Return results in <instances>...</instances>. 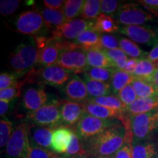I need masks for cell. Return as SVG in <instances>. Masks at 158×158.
<instances>
[{
  "instance_id": "obj_12",
  "label": "cell",
  "mask_w": 158,
  "mask_h": 158,
  "mask_svg": "<svg viewBox=\"0 0 158 158\" xmlns=\"http://www.w3.org/2000/svg\"><path fill=\"white\" fill-rule=\"evenodd\" d=\"M94 21H87L83 19H76L65 22L64 24L52 31L51 38L59 40L76 39L83 31L93 28Z\"/></svg>"
},
{
  "instance_id": "obj_48",
  "label": "cell",
  "mask_w": 158,
  "mask_h": 158,
  "mask_svg": "<svg viewBox=\"0 0 158 158\" xmlns=\"http://www.w3.org/2000/svg\"><path fill=\"white\" fill-rule=\"evenodd\" d=\"M147 59L151 62H152L155 68L158 69V43L148 54Z\"/></svg>"
},
{
  "instance_id": "obj_56",
  "label": "cell",
  "mask_w": 158,
  "mask_h": 158,
  "mask_svg": "<svg viewBox=\"0 0 158 158\" xmlns=\"http://www.w3.org/2000/svg\"><path fill=\"white\" fill-rule=\"evenodd\" d=\"M157 158H158V157H157Z\"/></svg>"
},
{
  "instance_id": "obj_19",
  "label": "cell",
  "mask_w": 158,
  "mask_h": 158,
  "mask_svg": "<svg viewBox=\"0 0 158 158\" xmlns=\"http://www.w3.org/2000/svg\"><path fill=\"white\" fill-rule=\"evenodd\" d=\"M73 131L70 128L59 127L54 130L51 142V151L57 154L66 153L72 141Z\"/></svg>"
},
{
  "instance_id": "obj_23",
  "label": "cell",
  "mask_w": 158,
  "mask_h": 158,
  "mask_svg": "<svg viewBox=\"0 0 158 158\" xmlns=\"http://www.w3.org/2000/svg\"><path fill=\"white\" fill-rule=\"evenodd\" d=\"M44 20L45 27L52 31L66 22L63 10L49 8H43L39 10Z\"/></svg>"
},
{
  "instance_id": "obj_1",
  "label": "cell",
  "mask_w": 158,
  "mask_h": 158,
  "mask_svg": "<svg viewBox=\"0 0 158 158\" xmlns=\"http://www.w3.org/2000/svg\"><path fill=\"white\" fill-rule=\"evenodd\" d=\"M128 140L132 141L131 136L120 122L82 142L86 157L93 158L114 156Z\"/></svg>"
},
{
  "instance_id": "obj_6",
  "label": "cell",
  "mask_w": 158,
  "mask_h": 158,
  "mask_svg": "<svg viewBox=\"0 0 158 158\" xmlns=\"http://www.w3.org/2000/svg\"><path fill=\"white\" fill-rule=\"evenodd\" d=\"M62 102H54L43 106L35 111L29 112L27 121L31 125L57 128L61 127V106Z\"/></svg>"
},
{
  "instance_id": "obj_10",
  "label": "cell",
  "mask_w": 158,
  "mask_h": 158,
  "mask_svg": "<svg viewBox=\"0 0 158 158\" xmlns=\"http://www.w3.org/2000/svg\"><path fill=\"white\" fill-rule=\"evenodd\" d=\"M56 65L75 73H83L88 68L86 51L82 48L68 49L61 54Z\"/></svg>"
},
{
  "instance_id": "obj_3",
  "label": "cell",
  "mask_w": 158,
  "mask_h": 158,
  "mask_svg": "<svg viewBox=\"0 0 158 158\" xmlns=\"http://www.w3.org/2000/svg\"><path fill=\"white\" fill-rule=\"evenodd\" d=\"M39 64V51L36 45L21 43L10 54L9 68L18 78L24 76Z\"/></svg>"
},
{
  "instance_id": "obj_21",
  "label": "cell",
  "mask_w": 158,
  "mask_h": 158,
  "mask_svg": "<svg viewBox=\"0 0 158 158\" xmlns=\"http://www.w3.org/2000/svg\"><path fill=\"white\" fill-rule=\"evenodd\" d=\"M88 67L116 69L113 62L108 58L104 51L99 48H90L85 51Z\"/></svg>"
},
{
  "instance_id": "obj_41",
  "label": "cell",
  "mask_w": 158,
  "mask_h": 158,
  "mask_svg": "<svg viewBox=\"0 0 158 158\" xmlns=\"http://www.w3.org/2000/svg\"><path fill=\"white\" fill-rule=\"evenodd\" d=\"M54 155L51 150L31 145L25 158H52Z\"/></svg>"
},
{
  "instance_id": "obj_2",
  "label": "cell",
  "mask_w": 158,
  "mask_h": 158,
  "mask_svg": "<svg viewBox=\"0 0 158 158\" xmlns=\"http://www.w3.org/2000/svg\"><path fill=\"white\" fill-rule=\"evenodd\" d=\"M121 122L131 136L132 142L150 141L158 130V113L152 111L137 115L125 114Z\"/></svg>"
},
{
  "instance_id": "obj_45",
  "label": "cell",
  "mask_w": 158,
  "mask_h": 158,
  "mask_svg": "<svg viewBox=\"0 0 158 158\" xmlns=\"http://www.w3.org/2000/svg\"><path fill=\"white\" fill-rule=\"evenodd\" d=\"M114 158H133L132 157V141L130 140L120 148L114 155Z\"/></svg>"
},
{
  "instance_id": "obj_15",
  "label": "cell",
  "mask_w": 158,
  "mask_h": 158,
  "mask_svg": "<svg viewBox=\"0 0 158 158\" xmlns=\"http://www.w3.org/2000/svg\"><path fill=\"white\" fill-rule=\"evenodd\" d=\"M63 93L70 101L82 102L89 98L88 91L84 81L73 74L63 86Z\"/></svg>"
},
{
  "instance_id": "obj_25",
  "label": "cell",
  "mask_w": 158,
  "mask_h": 158,
  "mask_svg": "<svg viewBox=\"0 0 158 158\" xmlns=\"http://www.w3.org/2000/svg\"><path fill=\"white\" fill-rule=\"evenodd\" d=\"M83 78L88 91V99L110 95L112 93L110 83L92 80L89 78L84 73H83Z\"/></svg>"
},
{
  "instance_id": "obj_37",
  "label": "cell",
  "mask_w": 158,
  "mask_h": 158,
  "mask_svg": "<svg viewBox=\"0 0 158 158\" xmlns=\"http://www.w3.org/2000/svg\"><path fill=\"white\" fill-rule=\"evenodd\" d=\"M13 131V124L4 116L0 120V147L2 149L7 147Z\"/></svg>"
},
{
  "instance_id": "obj_13",
  "label": "cell",
  "mask_w": 158,
  "mask_h": 158,
  "mask_svg": "<svg viewBox=\"0 0 158 158\" xmlns=\"http://www.w3.org/2000/svg\"><path fill=\"white\" fill-rule=\"evenodd\" d=\"M120 33L129 37L134 43L155 45L158 43V36L152 29L143 26H123L118 30Z\"/></svg>"
},
{
  "instance_id": "obj_20",
  "label": "cell",
  "mask_w": 158,
  "mask_h": 158,
  "mask_svg": "<svg viewBox=\"0 0 158 158\" xmlns=\"http://www.w3.org/2000/svg\"><path fill=\"white\" fill-rule=\"evenodd\" d=\"M158 108V96L151 98H138L133 103L127 106L125 108V114L127 115H137L144 113L155 111Z\"/></svg>"
},
{
  "instance_id": "obj_22",
  "label": "cell",
  "mask_w": 158,
  "mask_h": 158,
  "mask_svg": "<svg viewBox=\"0 0 158 158\" xmlns=\"http://www.w3.org/2000/svg\"><path fill=\"white\" fill-rule=\"evenodd\" d=\"M100 35V33L94 30L93 28H91L83 31L72 43L77 48H82L84 51L93 48H99Z\"/></svg>"
},
{
  "instance_id": "obj_31",
  "label": "cell",
  "mask_w": 158,
  "mask_h": 158,
  "mask_svg": "<svg viewBox=\"0 0 158 158\" xmlns=\"http://www.w3.org/2000/svg\"><path fill=\"white\" fill-rule=\"evenodd\" d=\"M88 101L93 103L100 105L104 107L110 108L119 111L125 112V106L122 103V102L119 100L117 96L115 95H106L99 98H89L87 99Z\"/></svg>"
},
{
  "instance_id": "obj_36",
  "label": "cell",
  "mask_w": 158,
  "mask_h": 158,
  "mask_svg": "<svg viewBox=\"0 0 158 158\" xmlns=\"http://www.w3.org/2000/svg\"><path fill=\"white\" fill-rule=\"evenodd\" d=\"M63 155L67 158H73L78 156H86L82 141L74 133L73 134L72 141L70 146L66 153Z\"/></svg>"
},
{
  "instance_id": "obj_28",
  "label": "cell",
  "mask_w": 158,
  "mask_h": 158,
  "mask_svg": "<svg viewBox=\"0 0 158 158\" xmlns=\"http://www.w3.org/2000/svg\"><path fill=\"white\" fill-rule=\"evenodd\" d=\"M134 78L135 77L133 75L128 73L124 70L116 69L110 81L112 93L117 94L127 85L131 84Z\"/></svg>"
},
{
  "instance_id": "obj_55",
  "label": "cell",
  "mask_w": 158,
  "mask_h": 158,
  "mask_svg": "<svg viewBox=\"0 0 158 158\" xmlns=\"http://www.w3.org/2000/svg\"><path fill=\"white\" fill-rule=\"evenodd\" d=\"M5 158H10V157H8V156H7V157H6Z\"/></svg>"
},
{
  "instance_id": "obj_47",
  "label": "cell",
  "mask_w": 158,
  "mask_h": 158,
  "mask_svg": "<svg viewBox=\"0 0 158 158\" xmlns=\"http://www.w3.org/2000/svg\"><path fill=\"white\" fill-rule=\"evenodd\" d=\"M138 3L141 4L152 13H158V0H141L138 1Z\"/></svg>"
},
{
  "instance_id": "obj_51",
  "label": "cell",
  "mask_w": 158,
  "mask_h": 158,
  "mask_svg": "<svg viewBox=\"0 0 158 158\" xmlns=\"http://www.w3.org/2000/svg\"><path fill=\"white\" fill-rule=\"evenodd\" d=\"M152 83L154 84V85L156 86V88L158 90V69L156 70L155 76H154L153 80H152Z\"/></svg>"
},
{
  "instance_id": "obj_49",
  "label": "cell",
  "mask_w": 158,
  "mask_h": 158,
  "mask_svg": "<svg viewBox=\"0 0 158 158\" xmlns=\"http://www.w3.org/2000/svg\"><path fill=\"white\" fill-rule=\"evenodd\" d=\"M140 59H134V58H130L128 59L127 64H126L125 68L123 70L125 71V72L128 73L130 74H133L134 71L135 70L136 66H137V64L138 62V60Z\"/></svg>"
},
{
  "instance_id": "obj_42",
  "label": "cell",
  "mask_w": 158,
  "mask_h": 158,
  "mask_svg": "<svg viewBox=\"0 0 158 158\" xmlns=\"http://www.w3.org/2000/svg\"><path fill=\"white\" fill-rule=\"evenodd\" d=\"M19 0H2L0 2V12L4 16H8L15 13L19 8Z\"/></svg>"
},
{
  "instance_id": "obj_27",
  "label": "cell",
  "mask_w": 158,
  "mask_h": 158,
  "mask_svg": "<svg viewBox=\"0 0 158 158\" xmlns=\"http://www.w3.org/2000/svg\"><path fill=\"white\" fill-rule=\"evenodd\" d=\"M131 85L138 98H144L158 96V90L153 83L143 79L135 78L131 83Z\"/></svg>"
},
{
  "instance_id": "obj_7",
  "label": "cell",
  "mask_w": 158,
  "mask_h": 158,
  "mask_svg": "<svg viewBox=\"0 0 158 158\" xmlns=\"http://www.w3.org/2000/svg\"><path fill=\"white\" fill-rule=\"evenodd\" d=\"M30 124L22 123L13 130L6 147L5 152L10 158H25L31 144L29 142Z\"/></svg>"
},
{
  "instance_id": "obj_35",
  "label": "cell",
  "mask_w": 158,
  "mask_h": 158,
  "mask_svg": "<svg viewBox=\"0 0 158 158\" xmlns=\"http://www.w3.org/2000/svg\"><path fill=\"white\" fill-rule=\"evenodd\" d=\"M104 51L108 58L113 62L116 69L124 70L129 58L121 48H118L112 49V50H105Z\"/></svg>"
},
{
  "instance_id": "obj_26",
  "label": "cell",
  "mask_w": 158,
  "mask_h": 158,
  "mask_svg": "<svg viewBox=\"0 0 158 158\" xmlns=\"http://www.w3.org/2000/svg\"><path fill=\"white\" fill-rule=\"evenodd\" d=\"M93 29L100 34H109L119 30L117 20L104 14H100L95 20Z\"/></svg>"
},
{
  "instance_id": "obj_52",
  "label": "cell",
  "mask_w": 158,
  "mask_h": 158,
  "mask_svg": "<svg viewBox=\"0 0 158 158\" xmlns=\"http://www.w3.org/2000/svg\"><path fill=\"white\" fill-rule=\"evenodd\" d=\"M52 158H67V157H65L64 155H56V154H55V155H54V157H53Z\"/></svg>"
},
{
  "instance_id": "obj_46",
  "label": "cell",
  "mask_w": 158,
  "mask_h": 158,
  "mask_svg": "<svg viewBox=\"0 0 158 158\" xmlns=\"http://www.w3.org/2000/svg\"><path fill=\"white\" fill-rule=\"evenodd\" d=\"M65 1L63 0H44L43 1V5L45 8L60 10H63Z\"/></svg>"
},
{
  "instance_id": "obj_4",
  "label": "cell",
  "mask_w": 158,
  "mask_h": 158,
  "mask_svg": "<svg viewBox=\"0 0 158 158\" xmlns=\"http://www.w3.org/2000/svg\"><path fill=\"white\" fill-rule=\"evenodd\" d=\"M72 76V72L59 65L54 64L43 68L38 70H35V69H33L27 73V78L23 82H39L59 88L64 86Z\"/></svg>"
},
{
  "instance_id": "obj_16",
  "label": "cell",
  "mask_w": 158,
  "mask_h": 158,
  "mask_svg": "<svg viewBox=\"0 0 158 158\" xmlns=\"http://www.w3.org/2000/svg\"><path fill=\"white\" fill-rule=\"evenodd\" d=\"M48 95L41 87L31 86L25 90L23 94L22 104L25 109L30 112L35 111L46 105Z\"/></svg>"
},
{
  "instance_id": "obj_39",
  "label": "cell",
  "mask_w": 158,
  "mask_h": 158,
  "mask_svg": "<svg viewBox=\"0 0 158 158\" xmlns=\"http://www.w3.org/2000/svg\"><path fill=\"white\" fill-rule=\"evenodd\" d=\"M23 82H18L14 86L5 89L0 90V100L13 101L15 98L21 95V87Z\"/></svg>"
},
{
  "instance_id": "obj_14",
  "label": "cell",
  "mask_w": 158,
  "mask_h": 158,
  "mask_svg": "<svg viewBox=\"0 0 158 158\" xmlns=\"http://www.w3.org/2000/svg\"><path fill=\"white\" fill-rule=\"evenodd\" d=\"M82 102L64 101L61 106V127H73L84 115Z\"/></svg>"
},
{
  "instance_id": "obj_44",
  "label": "cell",
  "mask_w": 158,
  "mask_h": 158,
  "mask_svg": "<svg viewBox=\"0 0 158 158\" xmlns=\"http://www.w3.org/2000/svg\"><path fill=\"white\" fill-rule=\"evenodd\" d=\"M18 77L14 73H2L0 75V90L5 89L17 84Z\"/></svg>"
},
{
  "instance_id": "obj_29",
  "label": "cell",
  "mask_w": 158,
  "mask_h": 158,
  "mask_svg": "<svg viewBox=\"0 0 158 158\" xmlns=\"http://www.w3.org/2000/svg\"><path fill=\"white\" fill-rule=\"evenodd\" d=\"M157 70L153 63L147 58L140 59L133 75L135 78L143 79L152 83L154 76Z\"/></svg>"
},
{
  "instance_id": "obj_18",
  "label": "cell",
  "mask_w": 158,
  "mask_h": 158,
  "mask_svg": "<svg viewBox=\"0 0 158 158\" xmlns=\"http://www.w3.org/2000/svg\"><path fill=\"white\" fill-rule=\"evenodd\" d=\"M82 104L84 106L85 113L99 118H102V119L116 118L121 121L122 118L125 115V112L110 109L100 105L91 102L87 100L82 102Z\"/></svg>"
},
{
  "instance_id": "obj_5",
  "label": "cell",
  "mask_w": 158,
  "mask_h": 158,
  "mask_svg": "<svg viewBox=\"0 0 158 158\" xmlns=\"http://www.w3.org/2000/svg\"><path fill=\"white\" fill-rule=\"evenodd\" d=\"M120 122V120L116 118L102 119L85 113L80 121L74 126L73 131L82 141H84L88 138L98 135L107 128Z\"/></svg>"
},
{
  "instance_id": "obj_8",
  "label": "cell",
  "mask_w": 158,
  "mask_h": 158,
  "mask_svg": "<svg viewBox=\"0 0 158 158\" xmlns=\"http://www.w3.org/2000/svg\"><path fill=\"white\" fill-rule=\"evenodd\" d=\"M116 17L118 23L124 26H141L154 19L151 13L145 11L135 3L122 5L116 13Z\"/></svg>"
},
{
  "instance_id": "obj_9",
  "label": "cell",
  "mask_w": 158,
  "mask_h": 158,
  "mask_svg": "<svg viewBox=\"0 0 158 158\" xmlns=\"http://www.w3.org/2000/svg\"><path fill=\"white\" fill-rule=\"evenodd\" d=\"M72 42L48 37V41L39 51V65L45 67L56 64L61 54L68 49L76 48Z\"/></svg>"
},
{
  "instance_id": "obj_11",
  "label": "cell",
  "mask_w": 158,
  "mask_h": 158,
  "mask_svg": "<svg viewBox=\"0 0 158 158\" xmlns=\"http://www.w3.org/2000/svg\"><path fill=\"white\" fill-rule=\"evenodd\" d=\"M15 26L16 31L21 34L35 35L43 30L45 23L38 10H27L18 15Z\"/></svg>"
},
{
  "instance_id": "obj_33",
  "label": "cell",
  "mask_w": 158,
  "mask_h": 158,
  "mask_svg": "<svg viewBox=\"0 0 158 158\" xmlns=\"http://www.w3.org/2000/svg\"><path fill=\"white\" fill-rule=\"evenodd\" d=\"M85 1L84 0H68L65 1L63 12L66 22L76 19L77 17L81 15L83 7Z\"/></svg>"
},
{
  "instance_id": "obj_34",
  "label": "cell",
  "mask_w": 158,
  "mask_h": 158,
  "mask_svg": "<svg viewBox=\"0 0 158 158\" xmlns=\"http://www.w3.org/2000/svg\"><path fill=\"white\" fill-rule=\"evenodd\" d=\"M101 1L100 0H86L85 1L81 15V19L92 21L97 19L101 13Z\"/></svg>"
},
{
  "instance_id": "obj_17",
  "label": "cell",
  "mask_w": 158,
  "mask_h": 158,
  "mask_svg": "<svg viewBox=\"0 0 158 158\" xmlns=\"http://www.w3.org/2000/svg\"><path fill=\"white\" fill-rule=\"evenodd\" d=\"M55 129L56 128L39 127L30 124L29 133L30 144L43 149L51 150V142Z\"/></svg>"
},
{
  "instance_id": "obj_43",
  "label": "cell",
  "mask_w": 158,
  "mask_h": 158,
  "mask_svg": "<svg viewBox=\"0 0 158 158\" xmlns=\"http://www.w3.org/2000/svg\"><path fill=\"white\" fill-rule=\"evenodd\" d=\"M120 2L116 0H102L101 1V10L102 14L112 16L114 13H117L119 9Z\"/></svg>"
},
{
  "instance_id": "obj_54",
  "label": "cell",
  "mask_w": 158,
  "mask_h": 158,
  "mask_svg": "<svg viewBox=\"0 0 158 158\" xmlns=\"http://www.w3.org/2000/svg\"><path fill=\"white\" fill-rule=\"evenodd\" d=\"M93 158H114V156H111V157H93Z\"/></svg>"
},
{
  "instance_id": "obj_40",
  "label": "cell",
  "mask_w": 158,
  "mask_h": 158,
  "mask_svg": "<svg viewBox=\"0 0 158 158\" xmlns=\"http://www.w3.org/2000/svg\"><path fill=\"white\" fill-rule=\"evenodd\" d=\"M119 42L118 40L114 35L109 34H101L100 39V46L99 48L105 50H112L118 48Z\"/></svg>"
},
{
  "instance_id": "obj_38",
  "label": "cell",
  "mask_w": 158,
  "mask_h": 158,
  "mask_svg": "<svg viewBox=\"0 0 158 158\" xmlns=\"http://www.w3.org/2000/svg\"><path fill=\"white\" fill-rule=\"evenodd\" d=\"M117 97L125 106V107L130 106L138 99L137 94L131 84L127 85L125 87L122 89L117 94Z\"/></svg>"
},
{
  "instance_id": "obj_53",
  "label": "cell",
  "mask_w": 158,
  "mask_h": 158,
  "mask_svg": "<svg viewBox=\"0 0 158 158\" xmlns=\"http://www.w3.org/2000/svg\"><path fill=\"white\" fill-rule=\"evenodd\" d=\"M73 158H89V157H86V156H78V157H76Z\"/></svg>"
},
{
  "instance_id": "obj_50",
  "label": "cell",
  "mask_w": 158,
  "mask_h": 158,
  "mask_svg": "<svg viewBox=\"0 0 158 158\" xmlns=\"http://www.w3.org/2000/svg\"><path fill=\"white\" fill-rule=\"evenodd\" d=\"M12 102L7 100H0V115L1 116H5V114L10 109Z\"/></svg>"
},
{
  "instance_id": "obj_32",
  "label": "cell",
  "mask_w": 158,
  "mask_h": 158,
  "mask_svg": "<svg viewBox=\"0 0 158 158\" xmlns=\"http://www.w3.org/2000/svg\"><path fill=\"white\" fill-rule=\"evenodd\" d=\"M115 70L116 69L88 67L83 73H84L89 78L92 79V80L110 83Z\"/></svg>"
},
{
  "instance_id": "obj_24",
  "label": "cell",
  "mask_w": 158,
  "mask_h": 158,
  "mask_svg": "<svg viewBox=\"0 0 158 158\" xmlns=\"http://www.w3.org/2000/svg\"><path fill=\"white\" fill-rule=\"evenodd\" d=\"M133 158H157V145L152 141L132 142Z\"/></svg>"
},
{
  "instance_id": "obj_30",
  "label": "cell",
  "mask_w": 158,
  "mask_h": 158,
  "mask_svg": "<svg viewBox=\"0 0 158 158\" xmlns=\"http://www.w3.org/2000/svg\"><path fill=\"white\" fill-rule=\"evenodd\" d=\"M118 42H119V48L125 53L127 56L134 59L147 58L148 55L147 53L144 52L131 40L124 38V37H120L118 39Z\"/></svg>"
}]
</instances>
